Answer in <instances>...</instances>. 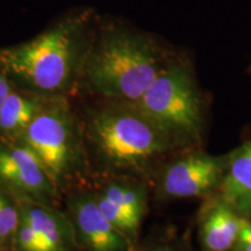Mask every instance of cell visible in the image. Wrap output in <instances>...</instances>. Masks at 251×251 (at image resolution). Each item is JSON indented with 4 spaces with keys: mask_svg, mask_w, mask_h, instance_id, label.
Listing matches in <instances>:
<instances>
[{
    "mask_svg": "<svg viewBox=\"0 0 251 251\" xmlns=\"http://www.w3.org/2000/svg\"><path fill=\"white\" fill-rule=\"evenodd\" d=\"M100 19L87 6L63 12L33 39L1 47L0 70L19 89L46 97H71L79 91Z\"/></svg>",
    "mask_w": 251,
    "mask_h": 251,
    "instance_id": "cell-1",
    "label": "cell"
},
{
    "mask_svg": "<svg viewBox=\"0 0 251 251\" xmlns=\"http://www.w3.org/2000/svg\"><path fill=\"white\" fill-rule=\"evenodd\" d=\"M169 62L164 50L148 33L100 19L79 91L99 99L135 102Z\"/></svg>",
    "mask_w": 251,
    "mask_h": 251,
    "instance_id": "cell-2",
    "label": "cell"
},
{
    "mask_svg": "<svg viewBox=\"0 0 251 251\" xmlns=\"http://www.w3.org/2000/svg\"><path fill=\"white\" fill-rule=\"evenodd\" d=\"M79 119L90 165L112 175L148 174L175 144L131 102L100 99Z\"/></svg>",
    "mask_w": 251,
    "mask_h": 251,
    "instance_id": "cell-3",
    "label": "cell"
},
{
    "mask_svg": "<svg viewBox=\"0 0 251 251\" xmlns=\"http://www.w3.org/2000/svg\"><path fill=\"white\" fill-rule=\"evenodd\" d=\"M17 141L35 153L59 193L74 187L91 170L80 119L70 97H49Z\"/></svg>",
    "mask_w": 251,
    "mask_h": 251,
    "instance_id": "cell-4",
    "label": "cell"
},
{
    "mask_svg": "<svg viewBox=\"0 0 251 251\" xmlns=\"http://www.w3.org/2000/svg\"><path fill=\"white\" fill-rule=\"evenodd\" d=\"M174 143L197 140L202 129V102L186 64L169 62L137 101L131 102Z\"/></svg>",
    "mask_w": 251,
    "mask_h": 251,
    "instance_id": "cell-5",
    "label": "cell"
},
{
    "mask_svg": "<svg viewBox=\"0 0 251 251\" xmlns=\"http://www.w3.org/2000/svg\"><path fill=\"white\" fill-rule=\"evenodd\" d=\"M0 186L14 197L56 207L61 193L31 150L0 136Z\"/></svg>",
    "mask_w": 251,
    "mask_h": 251,
    "instance_id": "cell-6",
    "label": "cell"
},
{
    "mask_svg": "<svg viewBox=\"0 0 251 251\" xmlns=\"http://www.w3.org/2000/svg\"><path fill=\"white\" fill-rule=\"evenodd\" d=\"M68 206L77 242L87 251H129L134 246L102 214L92 192L72 193Z\"/></svg>",
    "mask_w": 251,
    "mask_h": 251,
    "instance_id": "cell-7",
    "label": "cell"
},
{
    "mask_svg": "<svg viewBox=\"0 0 251 251\" xmlns=\"http://www.w3.org/2000/svg\"><path fill=\"white\" fill-rule=\"evenodd\" d=\"M228 159L207 155H191L169 165L162 176L161 188L166 197L192 198L220 186Z\"/></svg>",
    "mask_w": 251,
    "mask_h": 251,
    "instance_id": "cell-8",
    "label": "cell"
},
{
    "mask_svg": "<svg viewBox=\"0 0 251 251\" xmlns=\"http://www.w3.org/2000/svg\"><path fill=\"white\" fill-rule=\"evenodd\" d=\"M20 213L35 229L42 251H70L77 243L76 233L69 214L57 207L15 197Z\"/></svg>",
    "mask_w": 251,
    "mask_h": 251,
    "instance_id": "cell-9",
    "label": "cell"
},
{
    "mask_svg": "<svg viewBox=\"0 0 251 251\" xmlns=\"http://www.w3.org/2000/svg\"><path fill=\"white\" fill-rule=\"evenodd\" d=\"M221 199L238 214L251 216V140L235 150L221 184Z\"/></svg>",
    "mask_w": 251,
    "mask_h": 251,
    "instance_id": "cell-10",
    "label": "cell"
},
{
    "mask_svg": "<svg viewBox=\"0 0 251 251\" xmlns=\"http://www.w3.org/2000/svg\"><path fill=\"white\" fill-rule=\"evenodd\" d=\"M246 219L222 199L211 203L200 227L206 251H228L234 248Z\"/></svg>",
    "mask_w": 251,
    "mask_h": 251,
    "instance_id": "cell-11",
    "label": "cell"
},
{
    "mask_svg": "<svg viewBox=\"0 0 251 251\" xmlns=\"http://www.w3.org/2000/svg\"><path fill=\"white\" fill-rule=\"evenodd\" d=\"M48 98L13 85L0 107V136L19 140Z\"/></svg>",
    "mask_w": 251,
    "mask_h": 251,
    "instance_id": "cell-12",
    "label": "cell"
},
{
    "mask_svg": "<svg viewBox=\"0 0 251 251\" xmlns=\"http://www.w3.org/2000/svg\"><path fill=\"white\" fill-rule=\"evenodd\" d=\"M98 192L142 224L147 209V190L143 185L127 180H111L99 188Z\"/></svg>",
    "mask_w": 251,
    "mask_h": 251,
    "instance_id": "cell-13",
    "label": "cell"
},
{
    "mask_svg": "<svg viewBox=\"0 0 251 251\" xmlns=\"http://www.w3.org/2000/svg\"><path fill=\"white\" fill-rule=\"evenodd\" d=\"M20 221L17 198L0 186V250L15 246V235Z\"/></svg>",
    "mask_w": 251,
    "mask_h": 251,
    "instance_id": "cell-14",
    "label": "cell"
},
{
    "mask_svg": "<svg viewBox=\"0 0 251 251\" xmlns=\"http://www.w3.org/2000/svg\"><path fill=\"white\" fill-rule=\"evenodd\" d=\"M235 251H251V221L246 219L234 244Z\"/></svg>",
    "mask_w": 251,
    "mask_h": 251,
    "instance_id": "cell-15",
    "label": "cell"
},
{
    "mask_svg": "<svg viewBox=\"0 0 251 251\" xmlns=\"http://www.w3.org/2000/svg\"><path fill=\"white\" fill-rule=\"evenodd\" d=\"M12 89H13L12 81L8 79L4 72L0 70V107H1L2 102H4V100L8 96V93L11 92Z\"/></svg>",
    "mask_w": 251,
    "mask_h": 251,
    "instance_id": "cell-16",
    "label": "cell"
},
{
    "mask_svg": "<svg viewBox=\"0 0 251 251\" xmlns=\"http://www.w3.org/2000/svg\"><path fill=\"white\" fill-rule=\"evenodd\" d=\"M155 251H171V250H168V249H157Z\"/></svg>",
    "mask_w": 251,
    "mask_h": 251,
    "instance_id": "cell-17",
    "label": "cell"
}]
</instances>
